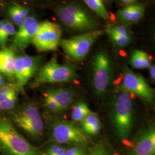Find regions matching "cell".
<instances>
[{
	"instance_id": "cell-1",
	"label": "cell",
	"mask_w": 155,
	"mask_h": 155,
	"mask_svg": "<svg viewBox=\"0 0 155 155\" xmlns=\"http://www.w3.org/2000/svg\"><path fill=\"white\" fill-rule=\"evenodd\" d=\"M9 118L16 127L18 128L35 141L43 139L45 124L39 107L33 102H25L9 113Z\"/></svg>"
},
{
	"instance_id": "cell-2",
	"label": "cell",
	"mask_w": 155,
	"mask_h": 155,
	"mask_svg": "<svg viewBox=\"0 0 155 155\" xmlns=\"http://www.w3.org/2000/svg\"><path fill=\"white\" fill-rule=\"evenodd\" d=\"M0 153L3 155H40L14 126L9 117L0 113Z\"/></svg>"
},
{
	"instance_id": "cell-3",
	"label": "cell",
	"mask_w": 155,
	"mask_h": 155,
	"mask_svg": "<svg viewBox=\"0 0 155 155\" xmlns=\"http://www.w3.org/2000/svg\"><path fill=\"white\" fill-rule=\"evenodd\" d=\"M111 119L117 136L127 139L133 124V102L130 94L122 91L118 93L111 108Z\"/></svg>"
},
{
	"instance_id": "cell-4",
	"label": "cell",
	"mask_w": 155,
	"mask_h": 155,
	"mask_svg": "<svg viewBox=\"0 0 155 155\" xmlns=\"http://www.w3.org/2000/svg\"><path fill=\"white\" fill-rule=\"evenodd\" d=\"M58 17L66 26L74 30L91 32L97 30V24L83 6L77 4H66L56 7Z\"/></svg>"
},
{
	"instance_id": "cell-5",
	"label": "cell",
	"mask_w": 155,
	"mask_h": 155,
	"mask_svg": "<svg viewBox=\"0 0 155 155\" xmlns=\"http://www.w3.org/2000/svg\"><path fill=\"white\" fill-rule=\"evenodd\" d=\"M77 76L76 68L74 65L61 64L57 61L56 57H52L46 64L39 69L31 86L36 88L45 83L71 82Z\"/></svg>"
},
{
	"instance_id": "cell-6",
	"label": "cell",
	"mask_w": 155,
	"mask_h": 155,
	"mask_svg": "<svg viewBox=\"0 0 155 155\" xmlns=\"http://www.w3.org/2000/svg\"><path fill=\"white\" fill-rule=\"evenodd\" d=\"M48 136L50 143L86 146L89 137L82 129L71 122L59 120L53 122L49 128Z\"/></svg>"
},
{
	"instance_id": "cell-7",
	"label": "cell",
	"mask_w": 155,
	"mask_h": 155,
	"mask_svg": "<svg viewBox=\"0 0 155 155\" xmlns=\"http://www.w3.org/2000/svg\"><path fill=\"white\" fill-rule=\"evenodd\" d=\"M104 33V31L95 30L75 36L69 39L61 40L59 45L67 56L75 61L84 60L92 45Z\"/></svg>"
},
{
	"instance_id": "cell-8",
	"label": "cell",
	"mask_w": 155,
	"mask_h": 155,
	"mask_svg": "<svg viewBox=\"0 0 155 155\" xmlns=\"http://www.w3.org/2000/svg\"><path fill=\"white\" fill-rule=\"evenodd\" d=\"M93 85L94 91L98 96L105 94L109 88L113 77L110 59L105 52H98L93 58Z\"/></svg>"
},
{
	"instance_id": "cell-9",
	"label": "cell",
	"mask_w": 155,
	"mask_h": 155,
	"mask_svg": "<svg viewBox=\"0 0 155 155\" xmlns=\"http://www.w3.org/2000/svg\"><path fill=\"white\" fill-rule=\"evenodd\" d=\"M119 89L128 94H134L148 104L153 102L154 89L140 75L133 72L127 66L124 67L122 82L120 85Z\"/></svg>"
},
{
	"instance_id": "cell-10",
	"label": "cell",
	"mask_w": 155,
	"mask_h": 155,
	"mask_svg": "<svg viewBox=\"0 0 155 155\" xmlns=\"http://www.w3.org/2000/svg\"><path fill=\"white\" fill-rule=\"evenodd\" d=\"M61 30L59 24L45 21L39 24L32 44L39 52L56 51L59 45Z\"/></svg>"
},
{
	"instance_id": "cell-11",
	"label": "cell",
	"mask_w": 155,
	"mask_h": 155,
	"mask_svg": "<svg viewBox=\"0 0 155 155\" xmlns=\"http://www.w3.org/2000/svg\"><path fill=\"white\" fill-rule=\"evenodd\" d=\"M40 58L26 54L15 56L14 62L15 81L21 89L34 77L39 70Z\"/></svg>"
},
{
	"instance_id": "cell-12",
	"label": "cell",
	"mask_w": 155,
	"mask_h": 155,
	"mask_svg": "<svg viewBox=\"0 0 155 155\" xmlns=\"http://www.w3.org/2000/svg\"><path fill=\"white\" fill-rule=\"evenodd\" d=\"M39 22L33 16H28L19 27L14 35L11 48L13 51H22L32 43L33 38L39 27Z\"/></svg>"
},
{
	"instance_id": "cell-13",
	"label": "cell",
	"mask_w": 155,
	"mask_h": 155,
	"mask_svg": "<svg viewBox=\"0 0 155 155\" xmlns=\"http://www.w3.org/2000/svg\"><path fill=\"white\" fill-rule=\"evenodd\" d=\"M127 155H155V128L147 129Z\"/></svg>"
},
{
	"instance_id": "cell-14",
	"label": "cell",
	"mask_w": 155,
	"mask_h": 155,
	"mask_svg": "<svg viewBox=\"0 0 155 155\" xmlns=\"http://www.w3.org/2000/svg\"><path fill=\"white\" fill-rule=\"evenodd\" d=\"M16 55L11 48L0 51V74L10 82H15L14 76V62Z\"/></svg>"
},
{
	"instance_id": "cell-15",
	"label": "cell",
	"mask_w": 155,
	"mask_h": 155,
	"mask_svg": "<svg viewBox=\"0 0 155 155\" xmlns=\"http://www.w3.org/2000/svg\"><path fill=\"white\" fill-rule=\"evenodd\" d=\"M144 12V4H133L119 10L117 13V17L124 24H132L141 19Z\"/></svg>"
},
{
	"instance_id": "cell-16",
	"label": "cell",
	"mask_w": 155,
	"mask_h": 155,
	"mask_svg": "<svg viewBox=\"0 0 155 155\" xmlns=\"http://www.w3.org/2000/svg\"><path fill=\"white\" fill-rule=\"evenodd\" d=\"M46 93L55 100L59 106L60 113L66 110L74 98V93L69 89H51L47 90Z\"/></svg>"
},
{
	"instance_id": "cell-17",
	"label": "cell",
	"mask_w": 155,
	"mask_h": 155,
	"mask_svg": "<svg viewBox=\"0 0 155 155\" xmlns=\"http://www.w3.org/2000/svg\"><path fill=\"white\" fill-rule=\"evenodd\" d=\"M81 123L82 130L87 136H96L100 133L101 123L99 118L94 113L88 115Z\"/></svg>"
},
{
	"instance_id": "cell-18",
	"label": "cell",
	"mask_w": 155,
	"mask_h": 155,
	"mask_svg": "<svg viewBox=\"0 0 155 155\" xmlns=\"http://www.w3.org/2000/svg\"><path fill=\"white\" fill-rule=\"evenodd\" d=\"M131 66L137 69L147 68L150 66V58L143 51L135 50L132 52L130 60Z\"/></svg>"
},
{
	"instance_id": "cell-19",
	"label": "cell",
	"mask_w": 155,
	"mask_h": 155,
	"mask_svg": "<svg viewBox=\"0 0 155 155\" xmlns=\"http://www.w3.org/2000/svg\"><path fill=\"white\" fill-rule=\"evenodd\" d=\"M93 113L84 102H79L74 107L71 117L74 122H81L89 114Z\"/></svg>"
},
{
	"instance_id": "cell-20",
	"label": "cell",
	"mask_w": 155,
	"mask_h": 155,
	"mask_svg": "<svg viewBox=\"0 0 155 155\" xmlns=\"http://www.w3.org/2000/svg\"><path fill=\"white\" fill-rule=\"evenodd\" d=\"M84 3L102 18L109 20L110 15L106 9L103 2L101 0H85Z\"/></svg>"
},
{
	"instance_id": "cell-21",
	"label": "cell",
	"mask_w": 155,
	"mask_h": 155,
	"mask_svg": "<svg viewBox=\"0 0 155 155\" xmlns=\"http://www.w3.org/2000/svg\"><path fill=\"white\" fill-rule=\"evenodd\" d=\"M16 32V31L14 25L9 20H5L3 30L0 37V47L2 48L5 47L8 38L11 36H14Z\"/></svg>"
},
{
	"instance_id": "cell-22",
	"label": "cell",
	"mask_w": 155,
	"mask_h": 155,
	"mask_svg": "<svg viewBox=\"0 0 155 155\" xmlns=\"http://www.w3.org/2000/svg\"><path fill=\"white\" fill-rule=\"evenodd\" d=\"M66 148L63 145L50 143L40 151V155H65Z\"/></svg>"
},
{
	"instance_id": "cell-23",
	"label": "cell",
	"mask_w": 155,
	"mask_h": 155,
	"mask_svg": "<svg viewBox=\"0 0 155 155\" xmlns=\"http://www.w3.org/2000/svg\"><path fill=\"white\" fill-rule=\"evenodd\" d=\"M111 41L120 47H124L129 45L131 41V36H121L115 33L106 31Z\"/></svg>"
},
{
	"instance_id": "cell-24",
	"label": "cell",
	"mask_w": 155,
	"mask_h": 155,
	"mask_svg": "<svg viewBox=\"0 0 155 155\" xmlns=\"http://www.w3.org/2000/svg\"><path fill=\"white\" fill-rule=\"evenodd\" d=\"M8 13L11 17L12 21L18 27H20L24 21L21 15L17 8L16 4H13L9 6L8 8Z\"/></svg>"
},
{
	"instance_id": "cell-25",
	"label": "cell",
	"mask_w": 155,
	"mask_h": 155,
	"mask_svg": "<svg viewBox=\"0 0 155 155\" xmlns=\"http://www.w3.org/2000/svg\"><path fill=\"white\" fill-rule=\"evenodd\" d=\"M43 104L45 107L52 113H60L59 106L56 104L55 100L52 97L47 93L45 94V97L43 100Z\"/></svg>"
},
{
	"instance_id": "cell-26",
	"label": "cell",
	"mask_w": 155,
	"mask_h": 155,
	"mask_svg": "<svg viewBox=\"0 0 155 155\" xmlns=\"http://www.w3.org/2000/svg\"><path fill=\"white\" fill-rule=\"evenodd\" d=\"M89 150L85 146L72 145L66 148L65 155H87Z\"/></svg>"
},
{
	"instance_id": "cell-27",
	"label": "cell",
	"mask_w": 155,
	"mask_h": 155,
	"mask_svg": "<svg viewBox=\"0 0 155 155\" xmlns=\"http://www.w3.org/2000/svg\"><path fill=\"white\" fill-rule=\"evenodd\" d=\"M106 31L115 33L121 36H130L127 28L123 25H110L106 28Z\"/></svg>"
},
{
	"instance_id": "cell-28",
	"label": "cell",
	"mask_w": 155,
	"mask_h": 155,
	"mask_svg": "<svg viewBox=\"0 0 155 155\" xmlns=\"http://www.w3.org/2000/svg\"><path fill=\"white\" fill-rule=\"evenodd\" d=\"M87 155H111L109 150L103 144H98L95 146Z\"/></svg>"
},
{
	"instance_id": "cell-29",
	"label": "cell",
	"mask_w": 155,
	"mask_h": 155,
	"mask_svg": "<svg viewBox=\"0 0 155 155\" xmlns=\"http://www.w3.org/2000/svg\"><path fill=\"white\" fill-rule=\"evenodd\" d=\"M16 5L20 14L21 15L22 18L24 20L28 16V9L24 6L20 5L18 4H16Z\"/></svg>"
},
{
	"instance_id": "cell-30",
	"label": "cell",
	"mask_w": 155,
	"mask_h": 155,
	"mask_svg": "<svg viewBox=\"0 0 155 155\" xmlns=\"http://www.w3.org/2000/svg\"><path fill=\"white\" fill-rule=\"evenodd\" d=\"M150 78L153 81H155V67L153 66H150Z\"/></svg>"
},
{
	"instance_id": "cell-31",
	"label": "cell",
	"mask_w": 155,
	"mask_h": 155,
	"mask_svg": "<svg viewBox=\"0 0 155 155\" xmlns=\"http://www.w3.org/2000/svg\"><path fill=\"white\" fill-rule=\"evenodd\" d=\"M8 81H9L5 77H4L2 75H0V89L1 87L7 82H8Z\"/></svg>"
},
{
	"instance_id": "cell-32",
	"label": "cell",
	"mask_w": 155,
	"mask_h": 155,
	"mask_svg": "<svg viewBox=\"0 0 155 155\" xmlns=\"http://www.w3.org/2000/svg\"><path fill=\"white\" fill-rule=\"evenodd\" d=\"M121 2L124 4H126L127 6L131 5L133 4H135L136 3V1L134 0H122Z\"/></svg>"
},
{
	"instance_id": "cell-33",
	"label": "cell",
	"mask_w": 155,
	"mask_h": 155,
	"mask_svg": "<svg viewBox=\"0 0 155 155\" xmlns=\"http://www.w3.org/2000/svg\"><path fill=\"white\" fill-rule=\"evenodd\" d=\"M5 21V19L0 20V37H1V33H2V30H3Z\"/></svg>"
},
{
	"instance_id": "cell-34",
	"label": "cell",
	"mask_w": 155,
	"mask_h": 155,
	"mask_svg": "<svg viewBox=\"0 0 155 155\" xmlns=\"http://www.w3.org/2000/svg\"><path fill=\"white\" fill-rule=\"evenodd\" d=\"M0 8H1V2H0Z\"/></svg>"
},
{
	"instance_id": "cell-35",
	"label": "cell",
	"mask_w": 155,
	"mask_h": 155,
	"mask_svg": "<svg viewBox=\"0 0 155 155\" xmlns=\"http://www.w3.org/2000/svg\"><path fill=\"white\" fill-rule=\"evenodd\" d=\"M0 75H1V74H0Z\"/></svg>"
}]
</instances>
